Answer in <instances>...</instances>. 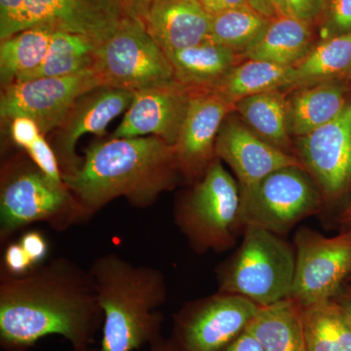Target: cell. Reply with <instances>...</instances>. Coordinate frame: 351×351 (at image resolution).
I'll return each mask as SVG.
<instances>
[{
    "instance_id": "4",
    "label": "cell",
    "mask_w": 351,
    "mask_h": 351,
    "mask_svg": "<svg viewBox=\"0 0 351 351\" xmlns=\"http://www.w3.org/2000/svg\"><path fill=\"white\" fill-rule=\"evenodd\" d=\"M88 219L66 184L53 182L31 158L16 159L2 170L0 241L32 223H46L63 232Z\"/></svg>"
},
{
    "instance_id": "19",
    "label": "cell",
    "mask_w": 351,
    "mask_h": 351,
    "mask_svg": "<svg viewBox=\"0 0 351 351\" xmlns=\"http://www.w3.org/2000/svg\"><path fill=\"white\" fill-rule=\"evenodd\" d=\"M289 132L302 137L339 117L351 100V80H332L285 91Z\"/></svg>"
},
{
    "instance_id": "8",
    "label": "cell",
    "mask_w": 351,
    "mask_h": 351,
    "mask_svg": "<svg viewBox=\"0 0 351 351\" xmlns=\"http://www.w3.org/2000/svg\"><path fill=\"white\" fill-rule=\"evenodd\" d=\"M94 69L103 86L133 92L176 82L174 69L165 51L142 22L128 18L100 44Z\"/></svg>"
},
{
    "instance_id": "29",
    "label": "cell",
    "mask_w": 351,
    "mask_h": 351,
    "mask_svg": "<svg viewBox=\"0 0 351 351\" xmlns=\"http://www.w3.org/2000/svg\"><path fill=\"white\" fill-rule=\"evenodd\" d=\"M269 22L250 6L228 9L212 15L210 40L243 56L260 38Z\"/></svg>"
},
{
    "instance_id": "33",
    "label": "cell",
    "mask_w": 351,
    "mask_h": 351,
    "mask_svg": "<svg viewBox=\"0 0 351 351\" xmlns=\"http://www.w3.org/2000/svg\"><path fill=\"white\" fill-rule=\"evenodd\" d=\"M40 135L43 134L38 124L29 117H16L10 121L11 138L18 147L25 151H27Z\"/></svg>"
},
{
    "instance_id": "43",
    "label": "cell",
    "mask_w": 351,
    "mask_h": 351,
    "mask_svg": "<svg viewBox=\"0 0 351 351\" xmlns=\"http://www.w3.org/2000/svg\"><path fill=\"white\" fill-rule=\"evenodd\" d=\"M5 351H25V350H5ZM85 351H101V350L100 348H93V346H92V348H88V350H85Z\"/></svg>"
},
{
    "instance_id": "38",
    "label": "cell",
    "mask_w": 351,
    "mask_h": 351,
    "mask_svg": "<svg viewBox=\"0 0 351 351\" xmlns=\"http://www.w3.org/2000/svg\"><path fill=\"white\" fill-rule=\"evenodd\" d=\"M221 351H265L258 339L245 330L243 332Z\"/></svg>"
},
{
    "instance_id": "34",
    "label": "cell",
    "mask_w": 351,
    "mask_h": 351,
    "mask_svg": "<svg viewBox=\"0 0 351 351\" xmlns=\"http://www.w3.org/2000/svg\"><path fill=\"white\" fill-rule=\"evenodd\" d=\"M3 263L2 269L14 276H23L36 267L25 253L20 242L10 243L6 247Z\"/></svg>"
},
{
    "instance_id": "15",
    "label": "cell",
    "mask_w": 351,
    "mask_h": 351,
    "mask_svg": "<svg viewBox=\"0 0 351 351\" xmlns=\"http://www.w3.org/2000/svg\"><path fill=\"white\" fill-rule=\"evenodd\" d=\"M233 112L234 106L211 90H195L174 145L182 179L193 184L205 174L217 158L215 145L221 124Z\"/></svg>"
},
{
    "instance_id": "37",
    "label": "cell",
    "mask_w": 351,
    "mask_h": 351,
    "mask_svg": "<svg viewBox=\"0 0 351 351\" xmlns=\"http://www.w3.org/2000/svg\"><path fill=\"white\" fill-rule=\"evenodd\" d=\"M249 6L269 20L287 15L285 0H249Z\"/></svg>"
},
{
    "instance_id": "18",
    "label": "cell",
    "mask_w": 351,
    "mask_h": 351,
    "mask_svg": "<svg viewBox=\"0 0 351 351\" xmlns=\"http://www.w3.org/2000/svg\"><path fill=\"white\" fill-rule=\"evenodd\" d=\"M211 24L212 14L199 0H152L145 21L166 54L210 40Z\"/></svg>"
},
{
    "instance_id": "14",
    "label": "cell",
    "mask_w": 351,
    "mask_h": 351,
    "mask_svg": "<svg viewBox=\"0 0 351 351\" xmlns=\"http://www.w3.org/2000/svg\"><path fill=\"white\" fill-rule=\"evenodd\" d=\"M135 92L110 86L95 88L78 98L61 125L52 133V145L62 175L80 169L83 157L76 154L78 140L86 134L103 136L113 119L130 107Z\"/></svg>"
},
{
    "instance_id": "32",
    "label": "cell",
    "mask_w": 351,
    "mask_h": 351,
    "mask_svg": "<svg viewBox=\"0 0 351 351\" xmlns=\"http://www.w3.org/2000/svg\"><path fill=\"white\" fill-rule=\"evenodd\" d=\"M327 2L328 0H285L286 12L316 27Z\"/></svg>"
},
{
    "instance_id": "25",
    "label": "cell",
    "mask_w": 351,
    "mask_h": 351,
    "mask_svg": "<svg viewBox=\"0 0 351 351\" xmlns=\"http://www.w3.org/2000/svg\"><path fill=\"white\" fill-rule=\"evenodd\" d=\"M307 351H351V320L337 298L302 306Z\"/></svg>"
},
{
    "instance_id": "13",
    "label": "cell",
    "mask_w": 351,
    "mask_h": 351,
    "mask_svg": "<svg viewBox=\"0 0 351 351\" xmlns=\"http://www.w3.org/2000/svg\"><path fill=\"white\" fill-rule=\"evenodd\" d=\"M294 149L325 202L341 199L351 189V100L337 119L295 138Z\"/></svg>"
},
{
    "instance_id": "24",
    "label": "cell",
    "mask_w": 351,
    "mask_h": 351,
    "mask_svg": "<svg viewBox=\"0 0 351 351\" xmlns=\"http://www.w3.org/2000/svg\"><path fill=\"white\" fill-rule=\"evenodd\" d=\"M332 80H351V32L318 40L311 52L292 66L284 91Z\"/></svg>"
},
{
    "instance_id": "16",
    "label": "cell",
    "mask_w": 351,
    "mask_h": 351,
    "mask_svg": "<svg viewBox=\"0 0 351 351\" xmlns=\"http://www.w3.org/2000/svg\"><path fill=\"white\" fill-rule=\"evenodd\" d=\"M215 152L237 176L241 197L274 171L286 166L302 165L295 156L263 140L234 112L221 124Z\"/></svg>"
},
{
    "instance_id": "44",
    "label": "cell",
    "mask_w": 351,
    "mask_h": 351,
    "mask_svg": "<svg viewBox=\"0 0 351 351\" xmlns=\"http://www.w3.org/2000/svg\"><path fill=\"white\" fill-rule=\"evenodd\" d=\"M350 280H351V278L350 279Z\"/></svg>"
},
{
    "instance_id": "10",
    "label": "cell",
    "mask_w": 351,
    "mask_h": 351,
    "mask_svg": "<svg viewBox=\"0 0 351 351\" xmlns=\"http://www.w3.org/2000/svg\"><path fill=\"white\" fill-rule=\"evenodd\" d=\"M261 308L235 294L219 292L189 304L174 317L172 351H221L239 338Z\"/></svg>"
},
{
    "instance_id": "41",
    "label": "cell",
    "mask_w": 351,
    "mask_h": 351,
    "mask_svg": "<svg viewBox=\"0 0 351 351\" xmlns=\"http://www.w3.org/2000/svg\"><path fill=\"white\" fill-rule=\"evenodd\" d=\"M147 351H172V350H171L169 341H166L161 336L160 338L157 339L156 341L147 346Z\"/></svg>"
},
{
    "instance_id": "39",
    "label": "cell",
    "mask_w": 351,
    "mask_h": 351,
    "mask_svg": "<svg viewBox=\"0 0 351 351\" xmlns=\"http://www.w3.org/2000/svg\"><path fill=\"white\" fill-rule=\"evenodd\" d=\"M199 1L212 15L228 9L249 6V0H199Z\"/></svg>"
},
{
    "instance_id": "9",
    "label": "cell",
    "mask_w": 351,
    "mask_h": 351,
    "mask_svg": "<svg viewBox=\"0 0 351 351\" xmlns=\"http://www.w3.org/2000/svg\"><path fill=\"white\" fill-rule=\"evenodd\" d=\"M242 225L261 226L283 234L298 223L320 211L325 201L311 176L302 165L270 173L241 197Z\"/></svg>"
},
{
    "instance_id": "12",
    "label": "cell",
    "mask_w": 351,
    "mask_h": 351,
    "mask_svg": "<svg viewBox=\"0 0 351 351\" xmlns=\"http://www.w3.org/2000/svg\"><path fill=\"white\" fill-rule=\"evenodd\" d=\"M295 246L294 282L289 298L304 306L336 297L351 278V230L334 237L301 230Z\"/></svg>"
},
{
    "instance_id": "40",
    "label": "cell",
    "mask_w": 351,
    "mask_h": 351,
    "mask_svg": "<svg viewBox=\"0 0 351 351\" xmlns=\"http://www.w3.org/2000/svg\"><path fill=\"white\" fill-rule=\"evenodd\" d=\"M335 298H337L339 302L345 306L346 311H348L351 320V285L345 284L343 288L341 289V291H339V294Z\"/></svg>"
},
{
    "instance_id": "11",
    "label": "cell",
    "mask_w": 351,
    "mask_h": 351,
    "mask_svg": "<svg viewBox=\"0 0 351 351\" xmlns=\"http://www.w3.org/2000/svg\"><path fill=\"white\" fill-rule=\"evenodd\" d=\"M100 86L103 82L94 69L64 77L11 83L2 87L0 117L9 122L16 117H29L46 136L61 125L78 98Z\"/></svg>"
},
{
    "instance_id": "26",
    "label": "cell",
    "mask_w": 351,
    "mask_h": 351,
    "mask_svg": "<svg viewBox=\"0 0 351 351\" xmlns=\"http://www.w3.org/2000/svg\"><path fill=\"white\" fill-rule=\"evenodd\" d=\"M292 66L243 59L211 91L234 106L247 97L271 90H285L290 83Z\"/></svg>"
},
{
    "instance_id": "22",
    "label": "cell",
    "mask_w": 351,
    "mask_h": 351,
    "mask_svg": "<svg viewBox=\"0 0 351 351\" xmlns=\"http://www.w3.org/2000/svg\"><path fill=\"white\" fill-rule=\"evenodd\" d=\"M246 330L265 351H307L302 306L291 298L261 306Z\"/></svg>"
},
{
    "instance_id": "21",
    "label": "cell",
    "mask_w": 351,
    "mask_h": 351,
    "mask_svg": "<svg viewBox=\"0 0 351 351\" xmlns=\"http://www.w3.org/2000/svg\"><path fill=\"white\" fill-rule=\"evenodd\" d=\"M167 55L174 69L176 82L202 90L216 86L244 59L230 48L211 40Z\"/></svg>"
},
{
    "instance_id": "42",
    "label": "cell",
    "mask_w": 351,
    "mask_h": 351,
    "mask_svg": "<svg viewBox=\"0 0 351 351\" xmlns=\"http://www.w3.org/2000/svg\"><path fill=\"white\" fill-rule=\"evenodd\" d=\"M341 219L343 223H348L351 226V201L341 215Z\"/></svg>"
},
{
    "instance_id": "2",
    "label": "cell",
    "mask_w": 351,
    "mask_h": 351,
    "mask_svg": "<svg viewBox=\"0 0 351 351\" xmlns=\"http://www.w3.org/2000/svg\"><path fill=\"white\" fill-rule=\"evenodd\" d=\"M180 177L174 147L147 136L95 143L85 149L80 169L63 181L91 218L119 197L140 209L151 207Z\"/></svg>"
},
{
    "instance_id": "36",
    "label": "cell",
    "mask_w": 351,
    "mask_h": 351,
    "mask_svg": "<svg viewBox=\"0 0 351 351\" xmlns=\"http://www.w3.org/2000/svg\"><path fill=\"white\" fill-rule=\"evenodd\" d=\"M124 17L138 21L145 25V18L151 9L152 0H115Z\"/></svg>"
},
{
    "instance_id": "20",
    "label": "cell",
    "mask_w": 351,
    "mask_h": 351,
    "mask_svg": "<svg viewBox=\"0 0 351 351\" xmlns=\"http://www.w3.org/2000/svg\"><path fill=\"white\" fill-rule=\"evenodd\" d=\"M318 40L313 25L290 15L280 16L270 20L260 38L242 57L293 66L311 52Z\"/></svg>"
},
{
    "instance_id": "5",
    "label": "cell",
    "mask_w": 351,
    "mask_h": 351,
    "mask_svg": "<svg viewBox=\"0 0 351 351\" xmlns=\"http://www.w3.org/2000/svg\"><path fill=\"white\" fill-rule=\"evenodd\" d=\"M191 184L176 204V225L197 253L226 250L234 242L239 226H243L239 182L217 157Z\"/></svg>"
},
{
    "instance_id": "17",
    "label": "cell",
    "mask_w": 351,
    "mask_h": 351,
    "mask_svg": "<svg viewBox=\"0 0 351 351\" xmlns=\"http://www.w3.org/2000/svg\"><path fill=\"white\" fill-rule=\"evenodd\" d=\"M195 90L174 82L136 91L112 138L154 136L174 147Z\"/></svg>"
},
{
    "instance_id": "27",
    "label": "cell",
    "mask_w": 351,
    "mask_h": 351,
    "mask_svg": "<svg viewBox=\"0 0 351 351\" xmlns=\"http://www.w3.org/2000/svg\"><path fill=\"white\" fill-rule=\"evenodd\" d=\"M55 32L32 27L14 34L0 45V80L2 87L19 82L43 63Z\"/></svg>"
},
{
    "instance_id": "23",
    "label": "cell",
    "mask_w": 351,
    "mask_h": 351,
    "mask_svg": "<svg viewBox=\"0 0 351 351\" xmlns=\"http://www.w3.org/2000/svg\"><path fill=\"white\" fill-rule=\"evenodd\" d=\"M234 112L263 140L295 156L294 138L289 132L285 91L271 90L247 97L235 104Z\"/></svg>"
},
{
    "instance_id": "31",
    "label": "cell",
    "mask_w": 351,
    "mask_h": 351,
    "mask_svg": "<svg viewBox=\"0 0 351 351\" xmlns=\"http://www.w3.org/2000/svg\"><path fill=\"white\" fill-rule=\"evenodd\" d=\"M32 162L43 171L53 182L64 184L63 175L60 168L56 154L45 136L40 135L38 140L25 151Z\"/></svg>"
},
{
    "instance_id": "35",
    "label": "cell",
    "mask_w": 351,
    "mask_h": 351,
    "mask_svg": "<svg viewBox=\"0 0 351 351\" xmlns=\"http://www.w3.org/2000/svg\"><path fill=\"white\" fill-rule=\"evenodd\" d=\"M20 244L36 265L43 263L48 254V243L45 237L38 230H31L22 235Z\"/></svg>"
},
{
    "instance_id": "6",
    "label": "cell",
    "mask_w": 351,
    "mask_h": 351,
    "mask_svg": "<svg viewBox=\"0 0 351 351\" xmlns=\"http://www.w3.org/2000/svg\"><path fill=\"white\" fill-rule=\"evenodd\" d=\"M295 269L290 245L261 226L246 225L239 250L219 274V292L270 306L290 297Z\"/></svg>"
},
{
    "instance_id": "30",
    "label": "cell",
    "mask_w": 351,
    "mask_h": 351,
    "mask_svg": "<svg viewBox=\"0 0 351 351\" xmlns=\"http://www.w3.org/2000/svg\"><path fill=\"white\" fill-rule=\"evenodd\" d=\"M318 39L335 38L351 32V0H328L316 25Z\"/></svg>"
},
{
    "instance_id": "3",
    "label": "cell",
    "mask_w": 351,
    "mask_h": 351,
    "mask_svg": "<svg viewBox=\"0 0 351 351\" xmlns=\"http://www.w3.org/2000/svg\"><path fill=\"white\" fill-rule=\"evenodd\" d=\"M89 271L104 314L101 351L140 350L160 338L159 308L168 292L160 270L107 253L95 258Z\"/></svg>"
},
{
    "instance_id": "28",
    "label": "cell",
    "mask_w": 351,
    "mask_h": 351,
    "mask_svg": "<svg viewBox=\"0 0 351 351\" xmlns=\"http://www.w3.org/2000/svg\"><path fill=\"white\" fill-rule=\"evenodd\" d=\"M99 45L100 43L87 36L56 31L43 63L16 82L36 78L64 77L94 69Z\"/></svg>"
},
{
    "instance_id": "7",
    "label": "cell",
    "mask_w": 351,
    "mask_h": 351,
    "mask_svg": "<svg viewBox=\"0 0 351 351\" xmlns=\"http://www.w3.org/2000/svg\"><path fill=\"white\" fill-rule=\"evenodd\" d=\"M124 19L115 0H0V41L45 27L103 43Z\"/></svg>"
},
{
    "instance_id": "1",
    "label": "cell",
    "mask_w": 351,
    "mask_h": 351,
    "mask_svg": "<svg viewBox=\"0 0 351 351\" xmlns=\"http://www.w3.org/2000/svg\"><path fill=\"white\" fill-rule=\"evenodd\" d=\"M104 314L89 269L68 258L41 263L23 276L0 274V345L27 350L57 335L73 351L92 348Z\"/></svg>"
}]
</instances>
